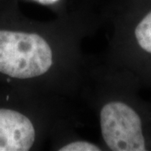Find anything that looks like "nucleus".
Instances as JSON below:
<instances>
[{
	"label": "nucleus",
	"mask_w": 151,
	"mask_h": 151,
	"mask_svg": "<svg viewBox=\"0 0 151 151\" xmlns=\"http://www.w3.org/2000/svg\"><path fill=\"white\" fill-rule=\"evenodd\" d=\"M80 98L96 117L106 151H151V100L136 86L91 59Z\"/></svg>",
	"instance_id": "obj_2"
},
{
	"label": "nucleus",
	"mask_w": 151,
	"mask_h": 151,
	"mask_svg": "<svg viewBox=\"0 0 151 151\" xmlns=\"http://www.w3.org/2000/svg\"><path fill=\"white\" fill-rule=\"evenodd\" d=\"M24 2L32 3L37 5L48 9L54 14L55 17H64L70 12L69 0H23Z\"/></svg>",
	"instance_id": "obj_6"
},
{
	"label": "nucleus",
	"mask_w": 151,
	"mask_h": 151,
	"mask_svg": "<svg viewBox=\"0 0 151 151\" xmlns=\"http://www.w3.org/2000/svg\"><path fill=\"white\" fill-rule=\"evenodd\" d=\"M76 122L60 126L51 135L48 145L54 151H106L101 142L85 139L76 131Z\"/></svg>",
	"instance_id": "obj_5"
},
{
	"label": "nucleus",
	"mask_w": 151,
	"mask_h": 151,
	"mask_svg": "<svg viewBox=\"0 0 151 151\" xmlns=\"http://www.w3.org/2000/svg\"><path fill=\"white\" fill-rule=\"evenodd\" d=\"M70 99L0 85V151H39L60 126L76 122Z\"/></svg>",
	"instance_id": "obj_4"
},
{
	"label": "nucleus",
	"mask_w": 151,
	"mask_h": 151,
	"mask_svg": "<svg viewBox=\"0 0 151 151\" xmlns=\"http://www.w3.org/2000/svg\"><path fill=\"white\" fill-rule=\"evenodd\" d=\"M99 17L109 27L99 63L142 92H151V0H113Z\"/></svg>",
	"instance_id": "obj_3"
},
{
	"label": "nucleus",
	"mask_w": 151,
	"mask_h": 151,
	"mask_svg": "<svg viewBox=\"0 0 151 151\" xmlns=\"http://www.w3.org/2000/svg\"><path fill=\"white\" fill-rule=\"evenodd\" d=\"M100 24L87 9L40 21L22 13L19 0H0V85L80 98L92 59L82 45Z\"/></svg>",
	"instance_id": "obj_1"
}]
</instances>
